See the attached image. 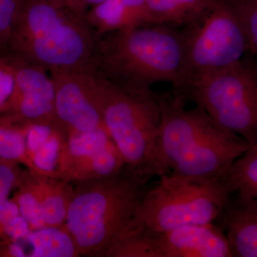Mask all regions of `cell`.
Listing matches in <instances>:
<instances>
[{
	"instance_id": "1",
	"label": "cell",
	"mask_w": 257,
	"mask_h": 257,
	"mask_svg": "<svg viewBox=\"0 0 257 257\" xmlns=\"http://www.w3.org/2000/svg\"><path fill=\"white\" fill-rule=\"evenodd\" d=\"M159 152L166 175L225 178L249 145L200 106L187 109L178 92L160 93Z\"/></svg>"
},
{
	"instance_id": "2",
	"label": "cell",
	"mask_w": 257,
	"mask_h": 257,
	"mask_svg": "<svg viewBox=\"0 0 257 257\" xmlns=\"http://www.w3.org/2000/svg\"><path fill=\"white\" fill-rule=\"evenodd\" d=\"M100 40L86 15L50 0H22L8 52L50 72L95 64Z\"/></svg>"
},
{
	"instance_id": "3",
	"label": "cell",
	"mask_w": 257,
	"mask_h": 257,
	"mask_svg": "<svg viewBox=\"0 0 257 257\" xmlns=\"http://www.w3.org/2000/svg\"><path fill=\"white\" fill-rule=\"evenodd\" d=\"M95 63L119 85L151 89L155 83L166 82L178 92L185 83L183 30L152 25L102 35Z\"/></svg>"
},
{
	"instance_id": "4",
	"label": "cell",
	"mask_w": 257,
	"mask_h": 257,
	"mask_svg": "<svg viewBox=\"0 0 257 257\" xmlns=\"http://www.w3.org/2000/svg\"><path fill=\"white\" fill-rule=\"evenodd\" d=\"M73 185L63 226L80 256L106 257L133 221L149 182L126 167L112 177Z\"/></svg>"
},
{
	"instance_id": "5",
	"label": "cell",
	"mask_w": 257,
	"mask_h": 257,
	"mask_svg": "<svg viewBox=\"0 0 257 257\" xmlns=\"http://www.w3.org/2000/svg\"><path fill=\"white\" fill-rule=\"evenodd\" d=\"M104 119L128 170L148 182L166 175L159 152L160 93L124 87L106 78Z\"/></svg>"
},
{
	"instance_id": "6",
	"label": "cell",
	"mask_w": 257,
	"mask_h": 257,
	"mask_svg": "<svg viewBox=\"0 0 257 257\" xmlns=\"http://www.w3.org/2000/svg\"><path fill=\"white\" fill-rule=\"evenodd\" d=\"M233 193L225 178L162 176L147 187L127 229L157 234L215 222Z\"/></svg>"
},
{
	"instance_id": "7",
	"label": "cell",
	"mask_w": 257,
	"mask_h": 257,
	"mask_svg": "<svg viewBox=\"0 0 257 257\" xmlns=\"http://www.w3.org/2000/svg\"><path fill=\"white\" fill-rule=\"evenodd\" d=\"M178 92L222 127L257 145V63L243 57L220 70L198 76Z\"/></svg>"
},
{
	"instance_id": "8",
	"label": "cell",
	"mask_w": 257,
	"mask_h": 257,
	"mask_svg": "<svg viewBox=\"0 0 257 257\" xmlns=\"http://www.w3.org/2000/svg\"><path fill=\"white\" fill-rule=\"evenodd\" d=\"M182 30L185 83L182 89L198 76L232 65L249 52L246 34L229 0H217L202 23Z\"/></svg>"
},
{
	"instance_id": "9",
	"label": "cell",
	"mask_w": 257,
	"mask_h": 257,
	"mask_svg": "<svg viewBox=\"0 0 257 257\" xmlns=\"http://www.w3.org/2000/svg\"><path fill=\"white\" fill-rule=\"evenodd\" d=\"M50 74L55 86L56 116L67 135L99 128L107 131L104 119L106 78L96 64L55 69Z\"/></svg>"
},
{
	"instance_id": "10",
	"label": "cell",
	"mask_w": 257,
	"mask_h": 257,
	"mask_svg": "<svg viewBox=\"0 0 257 257\" xmlns=\"http://www.w3.org/2000/svg\"><path fill=\"white\" fill-rule=\"evenodd\" d=\"M122 155L105 130L67 135L57 177L72 184L118 175L126 168Z\"/></svg>"
},
{
	"instance_id": "11",
	"label": "cell",
	"mask_w": 257,
	"mask_h": 257,
	"mask_svg": "<svg viewBox=\"0 0 257 257\" xmlns=\"http://www.w3.org/2000/svg\"><path fill=\"white\" fill-rule=\"evenodd\" d=\"M10 54L15 67V85L3 114L28 122L60 125L55 114V86L48 71Z\"/></svg>"
},
{
	"instance_id": "12",
	"label": "cell",
	"mask_w": 257,
	"mask_h": 257,
	"mask_svg": "<svg viewBox=\"0 0 257 257\" xmlns=\"http://www.w3.org/2000/svg\"><path fill=\"white\" fill-rule=\"evenodd\" d=\"M155 241L157 257H233L224 230L215 222L157 233Z\"/></svg>"
},
{
	"instance_id": "13",
	"label": "cell",
	"mask_w": 257,
	"mask_h": 257,
	"mask_svg": "<svg viewBox=\"0 0 257 257\" xmlns=\"http://www.w3.org/2000/svg\"><path fill=\"white\" fill-rule=\"evenodd\" d=\"M218 224L229 240L233 256L257 257V199L235 192Z\"/></svg>"
},
{
	"instance_id": "14",
	"label": "cell",
	"mask_w": 257,
	"mask_h": 257,
	"mask_svg": "<svg viewBox=\"0 0 257 257\" xmlns=\"http://www.w3.org/2000/svg\"><path fill=\"white\" fill-rule=\"evenodd\" d=\"M86 19L99 36L154 25L146 0H105L89 8Z\"/></svg>"
},
{
	"instance_id": "15",
	"label": "cell",
	"mask_w": 257,
	"mask_h": 257,
	"mask_svg": "<svg viewBox=\"0 0 257 257\" xmlns=\"http://www.w3.org/2000/svg\"><path fill=\"white\" fill-rule=\"evenodd\" d=\"M10 257L80 256L72 236L64 226L30 230L10 243Z\"/></svg>"
},
{
	"instance_id": "16",
	"label": "cell",
	"mask_w": 257,
	"mask_h": 257,
	"mask_svg": "<svg viewBox=\"0 0 257 257\" xmlns=\"http://www.w3.org/2000/svg\"><path fill=\"white\" fill-rule=\"evenodd\" d=\"M67 138V133L60 124L28 122V155L42 175L57 177L59 160Z\"/></svg>"
},
{
	"instance_id": "17",
	"label": "cell",
	"mask_w": 257,
	"mask_h": 257,
	"mask_svg": "<svg viewBox=\"0 0 257 257\" xmlns=\"http://www.w3.org/2000/svg\"><path fill=\"white\" fill-rule=\"evenodd\" d=\"M217 0H146L154 25L194 26L202 23Z\"/></svg>"
},
{
	"instance_id": "18",
	"label": "cell",
	"mask_w": 257,
	"mask_h": 257,
	"mask_svg": "<svg viewBox=\"0 0 257 257\" xmlns=\"http://www.w3.org/2000/svg\"><path fill=\"white\" fill-rule=\"evenodd\" d=\"M27 124L28 121L12 115L0 114V160L22 165L33 173L42 175L28 155Z\"/></svg>"
},
{
	"instance_id": "19",
	"label": "cell",
	"mask_w": 257,
	"mask_h": 257,
	"mask_svg": "<svg viewBox=\"0 0 257 257\" xmlns=\"http://www.w3.org/2000/svg\"><path fill=\"white\" fill-rule=\"evenodd\" d=\"M42 207L47 226H62L74 194V185L63 179L42 175Z\"/></svg>"
},
{
	"instance_id": "20",
	"label": "cell",
	"mask_w": 257,
	"mask_h": 257,
	"mask_svg": "<svg viewBox=\"0 0 257 257\" xmlns=\"http://www.w3.org/2000/svg\"><path fill=\"white\" fill-rule=\"evenodd\" d=\"M42 175L29 171L28 175L10 197L30 230L47 226L42 207Z\"/></svg>"
},
{
	"instance_id": "21",
	"label": "cell",
	"mask_w": 257,
	"mask_h": 257,
	"mask_svg": "<svg viewBox=\"0 0 257 257\" xmlns=\"http://www.w3.org/2000/svg\"><path fill=\"white\" fill-rule=\"evenodd\" d=\"M225 179L233 192L257 199V145L233 164Z\"/></svg>"
},
{
	"instance_id": "22",
	"label": "cell",
	"mask_w": 257,
	"mask_h": 257,
	"mask_svg": "<svg viewBox=\"0 0 257 257\" xmlns=\"http://www.w3.org/2000/svg\"><path fill=\"white\" fill-rule=\"evenodd\" d=\"M30 231V226L11 198L0 199V247Z\"/></svg>"
},
{
	"instance_id": "23",
	"label": "cell",
	"mask_w": 257,
	"mask_h": 257,
	"mask_svg": "<svg viewBox=\"0 0 257 257\" xmlns=\"http://www.w3.org/2000/svg\"><path fill=\"white\" fill-rule=\"evenodd\" d=\"M247 39L248 51L257 63V0H229Z\"/></svg>"
},
{
	"instance_id": "24",
	"label": "cell",
	"mask_w": 257,
	"mask_h": 257,
	"mask_svg": "<svg viewBox=\"0 0 257 257\" xmlns=\"http://www.w3.org/2000/svg\"><path fill=\"white\" fill-rule=\"evenodd\" d=\"M22 0H0V53L8 51Z\"/></svg>"
},
{
	"instance_id": "25",
	"label": "cell",
	"mask_w": 257,
	"mask_h": 257,
	"mask_svg": "<svg viewBox=\"0 0 257 257\" xmlns=\"http://www.w3.org/2000/svg\"><path fill=\"white\" fill-rule=\"evenodd\" d=\"M15 85V67L10 52L0 53V114L6 111Z\"/></svg>"
},
{
	"instance_id": "26",
	"label": "cell",
	"mask_w": 257,
	"mask_h": 257,
	"mask_svg": "<svg viewBox=\"0 0 257 257\" xmlns=\"http://www.w3.org/2000/svg\"><path fill=\"white\" fill-rule=\"evenodd\" d=\"M29 171L22 165L0 160V199L10 198Z\"/></svg>"
},
{
	"instance_id": "27",
	"label": "cell",
	"mask_w": 257,
	"mask_h": 257,
	"mask_svg": "<svg viewBox=\"0 0 257 257\" xmlns=\"http://www.w3.org/2000/svg\"><path fill=\"white\" fill-rule=\"evenodd\" d=\"M50 1L60 6L73 10L79 14L86 15L87 12V10L83 4V0H50Z\"/></svg>"
},
{
	"instance_id": "28",
	"label": "cell",
	"mask_w": 257,
	"mask_h": 257,
	"mask_svg": "<svg viewBox=\"0 0 257 257\" xmlns=\"http://www.w3.org/2000/svg\"><path fill=\"white\" fill-rule=\"evenodd\" d=\"M104 1H105V0H83V4H84L86 9L88 10L91 7L99 4V3Z\"/></svg>"
}]
</instances>
